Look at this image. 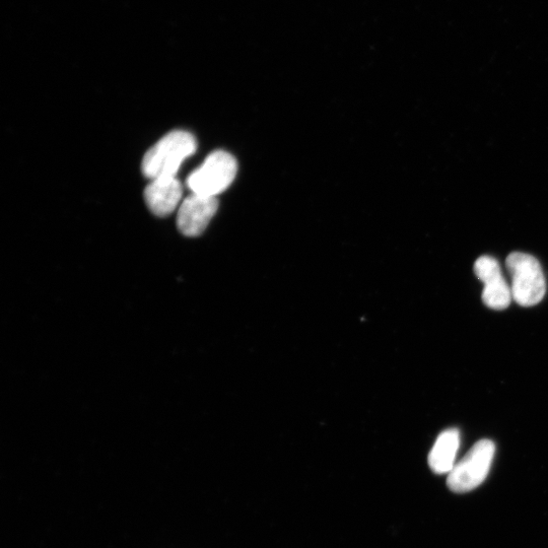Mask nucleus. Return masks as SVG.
I'll return each instance as SVG.
<instances>
[{
    "label": "nucleus",
    "mask_w": 548,
    "mask_h": 548,
    "mask_svg": "<svg viewBox=\"0 0 548 548\" xmlns=\"http://www.w3.org/2000/svg\"><path fill=\"white\" fill-rule=\"evenodd\" d=\"M237 171L236 159L227 152L217 151L190 174L187 186L194 194L217 197L230 187Z\"/></svg>",
    "instance_id": "20e7f679"
},
{
    "label": "nucleus",
    "mask_w": 548,
    "mask_h": 548,
    "mask_svg": "<svg viewBox=\"0 0 548 548\" xmlns=\"http://www.w3.org/2000/svg\"><path fill=\"white\" fill-rule=\"evenodd\" d=\"M474 272L485 285V305L499 311L508 308L513 299L512 291L503 277L499 262L491 256L479 257L475 261Z\"/></svg>",
    "instance_id": "423d86ee"
},
{
    "label": "nucleus",
    "mask_w": 548,
    "mask_h": 548,
    "mask_svg": "<svg viewBox=\"0 0 548 548\" xmlns=\"http://www.w3.org/2000/svg\"><path fill=\"white\" fill-rule=\"evenodd\" d=\"M197 149L195 137L183 130H175L163 137L145 155L143 174L151 179L176 177L182 163Z\"/></svg>",
    "instance_id": "f257e3e1"
},
{
    "label": "nucleus",
    "mask_w": 548,
    "mask_h": 548,
    "mask_svg": "<svg viewBox=\"0 0 548 548\" xmlns=\"http://www.w3.org/2000/svg\"><path fill=\"white\" fill-rule=\"evenodd\" d=\"M183 187L176 178L152 180L145 190V200L150 211L158 217L171 215L178 207Z\"/></svg>",
    "instance_id": "0eeeda50"
},
{
    "label": "nucleus",
    "mask_w": 548,
    "mask_h": 548,
    "mask_svg": "<svg viewBox=\"0 0 548 548\" xmlns=\"http://www.w3.org/2000/svg\"><path fill=\"white\" fill-rule=\"evenodd\" d=\"M218 209L217 197L192 193L180 205L177 227L186 237L200 236L208 228Z\"/></svg>",
    "instance_id": "39448f33"
},
{
    "label": "nucleus",
    "mask_w": 548,
    "mask_h": 548,
    "mask_svg": "<svg viewBox=\"0 0 548 548\" xmlns=\"http://www.w3.org/2000/svg\"><path fill=\"white\" fill-rule=\"evenodd\" d=\"M459 447L460 433L457 429L443 432L429 455L431 469L437 474H449L455 466Z\"/></svg>",
    "instance_id": "6e6552de"
},
{
    "label": "nucleus",
    "mask_w": 548,
    "mask_h": 548,
    "mask_svg": "<svg viewBox=\"0 0 548 548\" xmlns=\"http://www.w3.org/2000/svg\"><path fill=\"white\" fill-rule=\"evenodd\" d=\"M512 278V297L523 307H531L542 301L546 292L544 274L539 261L532 255L514 252L506 261Z\"/></svg>",
    "instance_id": "f03ea898"
},
{
    "label": "nucleus",
    "mask_w": 548,
    "mask_h": 548,
    "mask_svg": "<svg viewBox=\"0 0 548 548\" xmlns=\"http://www.w3.org/2000/svg\"><path fill=\"white\" fill-rule=\"evenodd\" d=\"M495 453L494 442L490 440L477 442L448 474V488L454 493L463 494L481 486L491 470Z\"/></svg>",
    "instance_id": "7ed1b4c3"
}]
</instances>
